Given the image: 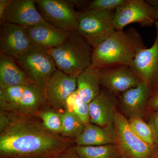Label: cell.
Instances as JSON below:
<instances>
[{
  "mask_svg": "<svg viewBox=\"0 0 158 158\" xmlns=\"http://www.w3.org/2000/svg\"><path fill=\"white\" fill-rule=\"evenodd\" d=\"M10 122L0 133V158H58L75 139L46 129L37 116L9 113Z\"/></svg>",
  "mask_w": 158,
  "mask_h": 158,
  "instance_id": "cell-1",
  "label": "cell"
},
{
  "mask_svg": "<svg viewBox=\"0 0 158 158\" xmlns=\"http://www.w3.org/2000/svg\"><path fill=\"white\" fill-rule=\"evenodd\" d=\"M146 48L141 34L136 29L115 31L93 48L91 66L98 69L129 66L139 52Z\"/></svg>",
  "mask_w": 158,
  "mask_h": 158,
  "instance_id": "cell-2",
  "label": "cell"
},
{
  "mask_svg": "<svg viewBox=\"0 0 158 158\" xmlns=\"http://www.w3.org/2000/svg\"><path fill=\"white\" fill-rule=\"evenodd\" d=\"M93 48L77 31L56 47L48 50L57 69L68 75L77 77L92 64Z\"/></svg>",
  "mask_w": 158,
  "mask_h": 158,
  "instance_id": "cell-3",
  "label": "cell"
},
{
  "mask_svg": "<svg viewBox=\"0 0 158 158\" xmlns=\"http://www.w3.org/2000/svg\"><path fill=\"white\" fill-rule=\"evenodd\" d=\"M15 59L31 83L45 92L50 77L57 69L48 50L33 44Z\"/></svg>",
  "mask_w": 158,
  "mask_h": 158,
  "instance_id": "cell-4",
  "label": "cell"
},
{
  "mask_svg": "<svg viewBox=\"0 0 158 158\" xmlns=\"http://www.w3.org/2000/svg\"><path fill=\"white\" fill-rule=\"evenodd\" d=\"M115 10L79 11L77 31L94 48L115 31Z\"/></svg>",
  "mask_w": 158,
  "mask_h": 158,
  "instance_id": "cell-5",
  "label": "cell"
},
{
  "mask_svg": "<svg viewBox=\"0 0 158 158\" xmlns=\"http://www.w3.org/2000/svg\"><path fill=\"white\" fill-rule=\"evenodd\" d=\"M113 124L116 130V144L122 157H153L158 151V145H151L141 140L130 127L127 119L117 110Z\"/></svg>",
  "mask_w": 158,
  "mask_h": 158,
  "instance_id": "cell-6",
  "label": "cell"
},
{
  "mask_svg": "<svg viewBox=\"0 0 158 158\" xmlns=\"http://www.w3.org/2000/svg\"><path fill=\"white\" fill-rule=\"evenodd\" d=\"M36 7L45 21L66 32L77 31L79 11L71 0H35Z\"/></svg>",
  "mask_w": 158,
  "mask_h": 158,
  "instance_id": "cell-7",
  "label": "cell"
},
{
  "mask_svg": "<svg viewBox=\"0 0 158 158\" xmlns=\"http://www.w3.org/2000/svg\"><path fill=\"white\" fill-rule=\"evenodd\" d=\"M158 22V9L144 0H127L115 10L113 25L115 31H123L130 24L151 27Z\"/></svg>",
  "mask_w": 158,
  "mask_h": 158,
  "instance_id": "cell-8",
  "label": "cell"
},
{
  "mask_svg": "<svg viewBox=\"0 0 158 158\" xmlns=\"http://www.w3.org/2000/svg\"><path fill=\"white\" fill-rule=\"evenodd\" d=\"M77 89V77L68 75L59 69L51 75L46 87L47 105L62 113L67 99Z\"/></svg>",
  "mask_w": 158,
  "mask_h": 158,
  "instance_id": "cell-9",
  "label": "cell"
},
{
  "mask_svg": "<svg viewBox=\"0 0 158 158\" xmlns=\"http://www.w3.org/2000/svg\"><path fill=\"white\" fill-rule=\"evenodd\" d=\"M154 43L150 48L141 50L129 67L140 79L150 86L153 91L158 89V29Z\"/></svg>",
  "mask_w": 158,
  "mask_h": 158,
  "instance_id": "cell-10",
  "label": "cell"
},
{
  "mask_svg": "<svg viewBox=\"0 0 158 158\" xmlns=\"http://www.w3.org/2000/svg\"><path fill=\"white\" fill-rule=\"evenodd\" d=\"M33 45L26 28L4 22L0 27V53L15 58Z\"/></svg>",
  "mask_w": 158,
  "mask_h": 158,
  "instance_id": "cell-11",
  "label": "cell"
},
{
  "mask_svg": "<svg viewBox=\"0 0 158 158\" xmlns=\"http://www.w3.org/2000/svg\"><path fill=\"white\" fill-rule=\"evenodd\" d=\"M99 73L101 86L115 95L136 87L141 82L126 65L99 69Z\"/></svg>",
  "mask_w": 158,
  "mask_h": 158,
  "instance_id": "cell-12",
  "label": "cell"
},
{
  "mask_svg": "<svg viewBox=\"0 0 158 158\" xmlns=\"http://www.w3.org/2000/svg\"><path fill=\"white\" fill-rule=\"evenodd\" d=\"M4 21L24 27L46 22L37 10L35 0H13L5 12Z\"/></svg>",
  "mask_w": 158,
  "mask_h": 158,
  "instance_id": "cell-13",
  "label": "cell"
},
{
  "mask_svg": "<svg viewBox=\"0 0 158 158\" xmlns=\"http://www.w3.org/2000/svg\"><path fill=\"white\" fill-rule=\"evenodd\" d=\"M116 104L114 94L105 88L101 89L98 95L89 104L90 123L101 127L113 123Z\"/></svg>",
  "mask_w": 158,
  "mask_h": 158,
  "instance_id": "cell-14",
  "label": "cell"
},
{
  "mask_svg": "<svg viewBox=\"0 0 158 158\" xmlns=\"http://www.w3.org/2000/svg\"><path fill=\"white\" fill-rule=\"evenodd\" d=\"M152 91L149 85L141 81L136 87L119 94L120 105L130 117H141Z\"/></svg>",
  "mask_w": 158,
  "mask_h": 158,
  "instance_id": "cell-15",
  "label": "cell"
},
{
  "mask_svg": "<svg viewBox=\"0 0 158 158\" xmlns=\"http://www.w3.org/2000/svg\"><path fill=\"white\" fill-rule=\"evenodd\" d=\"M25 28L33 44L47 50L62 44L70 33L57 28L47 22Z\"/></svg>",
  "mask_w": 158,
  "mask_h": 158,
  "instance_id": "cell-16",
  "label": "cell"
},
{
  "mask_svg": "<svg viewBox=\"0 0 158 158\" xmlns=\"http://www.w3.org/2000/svg\"><path fill=\"white\" fill-rule=\"evenodd\" d=\"M116 130L113 123L101 127L92 123L86 125L74 140L75 145L97 146L116 144Z\"/></svg>",
  "mask_w": 158,
  "mask_h": 158,
  "instance_id": "cell-17",
  "label": "cell"
},
{
  "mask_svg": "<svg viewBox=\"0 0 158 158\" xmlns=\"http://www.w3.org/2000/svg\"><path fill=\"white\" fill-rule=\"evenodd\" d=\"M31 84L14 58L0 53V90Z\"/></svg>",
  "mask_w": 158,
  "mask_h": 158,
  "instance_id": "cell-18",
  "label": "cell"
},
{
  "mask_svg": "<svg viewBox=\"0 0 158 158\" xmlns=\"http://www.w3.org/2000/svg\"><path fill=\"white\" fill-rule=\"evenodd\" d=\"M101 86L99 69L90 66L77 77V92L87 103L98 95Z\"/></svg>",
  "mask_w": 158,
  "mask_h": 158,
  "instance_id": "cell-19",
  "label": "cell"
},
{
  "mask_svg": "<svg viewBox=\"0 0 158 158\" xmlns=\"http://www.w3.org/2000/svg\"><path fill=\"white\" fill-rule=\"evenodd\" d=\"M47 106L44 91L31 84L25 87L17 112L26 116H37Z\"/></svg>",
  "mask_w": 158,
  "mask_h": 158,
  "instance_id": "cell-20",
  "label": "cell"
},
{
  "mask_svg": "<svg viewBox=\"0 0 158 158\" xmlns=\"http://www.w3.org/2000/svg\"><path fill=\"white\" fill-rule=\"evenodd\" d=\"M74 148L81 158H121V153L116 144L97 146L75 145Z\"/></svg>",
  "mask_w": 158,
  "mask_h": 158,
  "instance_id": "cell-21",
  "label": "cell"
},
{
  "mask_svg": "<svg viewBox=\"0 0 158 158\" xmlns=\"http://www.w3.org/2000/svg\"><path fill=\"white\" fill-rule=\"evenodd\" d=\"M25 86H15L0 90V111L17 112Z\"/></svg>",
  "mask_w": 158,
  "mask_h": 158,
  "instance_id": "cell-22",
  "label": "cell"
},
{
  "mask_svg": "<svg viewBox=\"0 0 158 158\" xmlns=\"http://www.w3.org/2000/svg\"><path fill=\"white\" fill-rule=\"evenodd\" d=\"M85 125L74 112L65 110L62 113L61 135L75 139L82 133Z\"/></svg>",
  "mask_w": 158,
  "mask_h": 158,
  "instance_id": "cell-23",
  "label": "cell"
},
{
  "mask_svg": "<svg viewBox=\"0 0 158 158\" xmlns=\"http://www.w3.org/2000/svg\"><path fill=\"white\" fill-rule=\"evenodd\" d=\"M46 129L55 134L61 135L62 127V113L47 106L37 116Z\"/></svg>",
  "mask_w": 158,
  "mask_h": 158,
  "instance_id": "cell-24",
  "label": "cell"
},
{
  "mask_svg": "<svg viewBox=\"0 0 158 158\" xmlns=\"http://www.w3.org/2000/svg\"><path fill=\"white\" fill-rule=\"evenodd\" d=\"M65 110L74 112L85 126L90 123L89 104L82 99L77 90L66 101Z\"/></svg>",
  "mask_w": 158,
  "mask_h": 158,
  "instance_id": "cell-25",
  "label": "cell"
},
{
  "mask_svg": "<svg viewBox=\"0 0 158 158\" xmlns=\"http://www.w3.org/2000/svg\"><path fill=\"white\" fill-rule=\"evenodd\" d=\"M128 122L130 127L141 140L151 145H157L151 128L148 123H146L141 117H130Z\"/></svg>",
  "mask_w": 158,
  "mask_h": 158,
  "instance_id": "cell-26",
  "label": "cell"
},
{
  "mask_svg": "<svg viewBox=\"0 0 158 158\" xmlns=\"http://www.w3.org/2000/svg\"><path fill=\"white\" fill-rule=\"evenodd\" d=\"M127 0H92L88 1L86 8L82 11H110L115 10L122 6Z\"/></svg>",
  "mask_w": 158,
  "mask_h": 158,
  "instance_id": "cell-27",
  "label": "cell"
},
{
  "mask_svg": "<svg viewBox=\"0 0 158 158\" xmlns=\"http://www.w3.org/2000/svg\"><path fill=\"white\" fill-rule=\"evenodd\" d=\"M148 123L152 130L156 144L158 146V111L151 112Z\"/></svg>",
  "mask_w": 158,
  "mask_h": 158,
  "instance_id": "cell-28",
  "label": "cell"
},
{
  "mask_svg": "<svg viewBox=\"0 0 158 158\" xmlns=\"http://www.w3.org/2000/svg\"><path fill=\"white\" fill-rule=\"evenodd\" d=\"M147 107L151 112L158 111V89L152 91Z\"/></svg>",
  "mask_w": 158,
  "mask_h": 158,
  "instance_id": "cell-29",
  "label": "cell"
},
{
  "mask_svg": "<svg viewBox=\"0 0 158 158\" xmlns=\"http://www.w3.org/2000/svg\"><path fill=\"white\" fill-rule=\"evenodd\" d=\"M10 122V116L9 113L0 111V133L2 132Z\"/></svg>",
  "mask_w": 158,
  "mask_h": 158,
  "instance_id": "cell-30",
  "label": "cell"
},
{
  "mask_svg": "<svg viewBox=\"0 0 158 158\" xmlns=\"http://www.w3.org/2000/svg\"><path fill=\"white\" fill-rule=\"evenodd\" d=\"M12 1L13 0H0V24L4 22L5 12Z\"/></svg>",
  "mask_w": 158,
  "mask_h": 158,
  "instance_id": "cell-31",
  "label": "cell"
},
{
  "mask_svg": "<svg viewBox=\"0 0 158 158\" xmlns=\"http://www.w3.org/2000/svg\"><path fill=\"white\" fill-rule=\"evenodd\" d=\"M58 158H81L77 154L74 146L70 148Z\"/></svg>",
  "mask_w": 158,
  "mask_h": 158,
  "instance_id": "cell-32",
  "label": "cell"
},
{
  "mask_svg": "<svg viewBox=\"0 0 158 158\" xmlns=\"http://www.w3.org/2000/svg\"><path fill=\"white\" fill-rule=\"evenodd\" d=\"M152 158H158V151L156 153V154L155 155V156H154Z\"/></svg>",
  "mask_w": 158,
  "mask_h": 158,
  "instance_id": "cell-33",
  "label": "cell"
},
{
  "mask_svg": "<svg viewBox=\"0 0 158 158\" xmlns=\"http://www.w3.org/2000/svg\"><path fill=\"white\" fill-rule=\"evenodd\" d=\"M155 25L156 27L158 29V22L157 23H156Z\"/></svg>",
  "mask_w": 158,
  "mask_h": 158,
  "instance_id": "cell-34",
  "label": "cell"
},
{
  "mask_svg": "<svg viewBox=\"0 0 158 158\" xmlns=\"http://www.w3.org/2000/svg\"><path fill=\"white\" fill-rule=\"evenodd\" d=\"M121 158H125L121 157Z\"/></svg>",
  "mask_w": 158,
  "mask_h": 158,
  "instance_id": "cell-35",
  "label": "cell"
}]
</instances>
